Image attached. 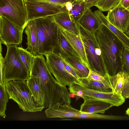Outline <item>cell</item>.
Masks as SVG:
<instances>
[{"mask_svg": "<svg viewBox=\"0 0 129 129\" xmlns=\"http://www.w3.org/2000/svg\"><path fill=\"white\" fill-rule=\"evenodd\" d=\"M51 74L43 55H34L29 77H37L40 80L46 96L45 108L57 103L60 105H70L71 101L68 89L59 83Z\"/></svg>", "mask_w": 129, "mask_h": 129, "instance_id": "1", "label": "cell"}, {"mask_svg": "<svg viewBox=\"0 0 129 129\" xmlns=\"http://www.w3.org/2000/svg\"><path fill=\"white\" fill-rule=\"evenodd\" d=\"M94 33L108 74L112 76L122 71V56L124 46L123 43L103 24Z\"/></svg>", "mask_w": 129, "mask_h": 129, "instance_id": "2", "label": "cell"}, {"mask_svg": "<svg viewBox=\"0 0 129 129\" xmlns=\"http://www.w3.org/2000/svg\"><path fill=\"white\" fill-rule=\"evenodd\" d=\"M80 36L83 43L90 70L104 77L108 74L103 59L102 51L94 32L84 28L78 23Z\"/></svg>", "mask_w": 129, "mask_h": 129, "instance_id": "3", "label": "cell"}, {"mask_svg": "<svg viewBox=\"0 0 129 129\" xmlns=\"http://www.w3.org/2000/svg\"><path fill=\"white\" fill-rule=\"evenodd\" d=\"M9 96L23 112L41 111L45 108L36 101L28 87L27 81L15 80L4 84Z\"/></svg>", "mask_w": 129, "mask_h": 129, "instance_id": "4", "label": "cell"}, {"mask_svg": "<svg viewBox=\"0 0 129 129\" xmlns=\"http://www.w3.org/2000/svg\"><path fill=\"white\" fill-rule=\"evenodd\" d=\"M17 45L7 46V53L3 63L4 84L15 80L27 81L29 78L30 72L20 58Z\"/></svg>", "mask_w": 129, "mask_h": 129, "instance_id": "5", "label": "cell"}, {"mask_svg": "<svg viewBox=\"0 0 129 129\" xmlns=\"http://www.w3.org/2000/svg\"><path fill=\"white\" fill-rule=\"evenodd\" d=\"M35 20L38 39L37 54L45 55L53 53L56 45L59 27L53 16Z\"/></svg>", "mask_w": 129, "mask_h": 129, "instance_id": "6", "label": "cell"}, {"mask_svg": "<svg viewBox=\"0 0 129 129\" xmlns=\"http://www.w3.org/2000/svg\"><path fill=\"white\" fill-rule=\"evenodd\" d=\"M0 15L24 29L27 22L25 0H0Z\"/></svg>", "mask_w": 129, "mask_h": 129, "instance_id": "7", "label": "cell"}, {"mask_svg": "<svg viewBox=\"0 0 129 129\" xmlns=\"http://www.w3.org/2000/svg\"><path fill=\"white\" fill-rule=\"evenodd\" d=\"M70 93L80 97L85 100L91 99H100L109 103L113 106H118L125 100L119 94L115 92H105L86 88L75 82L69 86Z\"/></svg>", "mask_w": 129, "mask_h": 129, "instance_id": "8", "label": "cell"}, {"mask_svg": "<svg viewBox=\"0 0 129 129\" xmlns=\"http://www.w3.org/2000/svg\"><path fill=\"white\" fill-rule=\"evenodd\" d=\"M25 2L27 13V22L30 20L68 11L64 5L40 1L25 0Z\"/></svg>", "mask_w": 129, "mask_h": 129, "instance_id": "9", "label": "cell"}, {"mask_svg": "<svg viewBox=\"0 0 129 129\" xmlns=\"http://www.w3.org/2000/svg\"><path fill=\"white\" fill-rule=\"evenodd\" d=\"M45 55L49 70L59 83L69 86L75 82L77 79L66 70L64 58L60 55L51 53Z\"/></svg>", "mask_w": 129, "mask_h": 129, "instance_id": "10", "label": "cell"}, {"mask_svg": "<svg viewBox=\"0 0 129 129\" xmlns=\"http://www.w3.org/2000/svg\"><path fill=\"white\" fill-rule=\"evenodd\" d=\"M24 29L0 15V42L7 46L21 44Z\"/></svg>", "mask_w": 129, "mask_h": 129, "instance_id": "11", "label": "cell"}, {"mask_svg": "<svg viewBox=\"0 0 129 129\" xmlns=\"http://www.w3.org/2000/svg\"><path fill=\"white\" fill-rule=\"evenodd\" d=\"M113 92L120 94L125 99L129 98V74L123 71L115 75L106 77Z\"/></svg>", "mask_w": 129, "mask_h": 129, "instance_id": "12", "label": "cell"}, {"mask_svg": "<svg viewBox=\"0 0 129 129\" xmlns=\"http://www.w3.org/2000/svg\"><path fill=\"white\" fill-rule=\"evenodd\" d=\"M106 17L113 25L124 33L129 22L128 10L119 3L108 11Z\"/></svg>", "mask_w": 129, "mask_h": 129, "instance_id": "13", "label": "cell"}, {"mask_svg": "<svg viewBox=\"0 0 129 129\" xmlns=\"http://www.w3.org/2000/svg\"><path fill=\"white\" fill-rule=\"evenodd\" d=\"M47 117L49 118H77L81 113L70 105L64 104L60 105L57 103L50 106L45 111Z\"/></svg>", "mask_w": 129, "mask_h": 129, "instance_id": "14", "label": "cell"}, {"mask_svg": "<svg viewBox=\"0 0 129 129\" xmlns=\"http://www.w3.org/2000/svg\"><path fill=\"white\" fill-rule=\"evenodd\" d=\"M53 53L60 55L63 58L68 56L73 57L82 62L78 54L61 33L59 26L56 45Z\"/></svg>", "mask_w": 129, "mask_h": 129, "instance_id": "15", "label": "cell"}, {"mask_svg": "<svg viewBox=\"0 0 129 129\" xmlns=\"http://www.w3.org/2000/svg\"><path fill=\"white\" fill-rule=\"evenodd\" d=\"M59 27L62 35L79 55L82 62L89 68V63L85 49L80 36L77 35L59 26Z\"/></svg>", "mask_w": 129, "mask_h": 129, "instance_id": "16", "label": "cell"}, {"mask_svg": "<svg viewBox=\"0 0 129 129\" xmlns=\"http://www.w3.org/2000/svg\"><path fill=\"white\" fill-rule=\"evenodd\" d=\"M80 106L81 113L104 114L106 110L113 106L111 104L97 99H88L84 100Z\"/></svg>", "mask_w": 129, "mask_h": 129, "instance_id": "17", "label": "cell"}, {"mask_svg": "<svg viewBox=\"0 0 129 129\" xmlns=\"http://www.w3.org/2000/svg\"><path fill=\"white\" fill-rule=\"evenodd\" d=\"M24 32L27 36L26 49L34 56L37 55L38 51V39L35 19L27 22Z\"/></svg>", "mask_w": 129, "mask_h": 129, "instance_id": "18", "label": "cell"}, {"mask_svg": "<svg viewBox=\"0 0 129 129\" xmlns=\"http://www.w3.org/2000/svg\"><path fill=\"white\" fill-rule=\"evenodd\" d=\"M78 23L87 30L94 32L99 28L101 24L94 12L89 8L86 9Z\"/></svg>", "mask_w": 129, "mask_h": 129, "instance_id": "19", "label": "cell"}, {"mask_svg": "<svg viewBox=\"0 0 129 129\" xmlns=\"http://www.w3.org/2000/svg\"><path fill=\"white\" fill-rule=\"evenodd\" d=\"M94 12L101 24L107 27L123 43L125 46L129 48V37L113 25L102 11L97 10Z\"/></svg>", "mask_w": 129, "mask_h": 129, "instance_id": "20", "label": "cell"}, {"mask_svg": "<svg viewBox=\"0 0 129 129\" xmlns=\"http://www.w3.org/2000/svg\"><path fill=\"white\" fill-rule=\"evenodd\" d=\"M53 17L55 22L59 27L80 36L78 23L71 20L68 11L60 12Z\"/></svg>", "mask_w": 129, "mask_h": 129, "instance_id": "21", "label": "cell"}, {"mask_svg": "<svg viewBox=\"0 0 129 129\" xmlns=\"http://www.w3.org/2000/svg\"><path fill=\"white\" fill-rule=\"evenodd\" d=\"M27 81L36 100L40 104L45 107V95L40 79L37 77L30 76Z\"/></svg>", "mask_w": 129, "mask_h": 129, "instance_id": "22", "label": "cell"}, {"mask_svg": "<svg viewBox=\"0 0 129 129\" xmlns=\"http://www.w3.org/2000/svg\"><path fill=\"white\" fill-rule=\"evenodd\" d=\"M75 82L89 89L105 92H113L111 88L103 83L93 80L88 77L78 78Z\"/></svg>", "mask_w": 129, "mask_h": 129, "instance_id": "23", "label": "cell"}, {"mask_svg": "<svg viewBox=\"0 0 129 129\" xmlns=\"http://www.w3.org/2000/svg\"><path fill=\"white\" fill-rule=\"evenodd\" d=\"M64 59L65 61L73 70L79 78L88 77L90 70L82 62L71 56H68Z\"/></svg>", "mask_w": 129, "mask_h": 129, "instance_id": "24", "label": "cell"}, {"mask_svg": "<svg viewBox=\"0 0 129 129\" xmlns=\"http://www.w3.org/2000/svg\"><path fill=\"white\" fill-rule=\"evenodd\" d=\"M87 8L86 6L83 1H74L73 7L69 13L71 20L74 22L78 23V21Z\"/></svg>", "mask_w": 129, "mask_h": 129, "instance_id": "25", "label": "cell"}, {"mask_svg": "<svg viewBox=\"0 0 129 129\" xmlns=\"http://www.w3.org/2000/svg\"><path fill=\"white\" fill-rule=\"evenodd\" d=\"M20 58L25 66L30 72L32 66L34 55L26 49L18 47Z\"/></svg>", "mask_w": 129, "mask_h": 129, "instance_id": "26", "label": "cell"}, {"mask_svg": "<svg viewBox=\"0 0 129 129\" xmlns=\"http://www.w3.org/2000/svg\"><path fill=\"white\" fill-rule=\"evenodd\" d=\"M0 115L5 118L6 116L5 111L9 96L5 84L0 83Z\"/></svg>", "mask_w": 129, "mask_h": 129, "instance_id": "27", "label": "cell"}, {"mask_svg": "<svg viewBox=\"0 0 129 129\" xmlns=\"http://www.w3.org/2000/svg\"><path fill=\"white\" fill-rule=\"evenodd\" d=\"M121 0H100L94 6L100 11H107L119 4Z\"/></svg>", "mask_w": 129, "mask_h": 129, "instance_id": "28", "label": "cell"}, {"mask_svg": "<svg viewBox=\"0 0 129 129\" xmlns=\"http://www.w3.org/2000/svg\"><path fill=\"white\" fill-rule=\"evenodd\" d=\"M122 71L129 74V48L125 46L122 56Z\"/></svg>", "mask_w": 129, "mask_h": 129, "instance_id": "29", "label": "cell"}, {"mask_svg": "<svg viewBox=\"0 0 129 129\" xmlns=\"http://www.w3.org/2000/svg\"><path fill=\"white\" fill-rule=\"evenodd\" d=\"M111 117L110 116L99 114H97V113L87 114L81 113L79 114L77 118L87 119H110Z\"/></svg>", "mask_w": 129, "mask_h": 129, "instance_id": "30", "label": "cell"}, {"mask_svg": "<svg viewBox=\"0 0 129 129\" xmlns=\"http://www.w3.org/2000/svg\"><path fill=\"white\" fill-rule=\"evenodd\" d=\"M87 77L93 80L103 83L110 87L106 77L98 73L90 70Z\"/></svg>", "mask_w": 129, "mask_h": 129, "instance_id": "31", "label": "cell"}, {"mask_svg": "<svg viewBox=\"0 0 129 129\" xmlns=\"http://www.w3.org/2000/svg\"><path fill=\"white\" fill-rule=\"evenodd\" d=\"M43 1L62 6L64 5L65 3L68 1H74V0H26Z\"/></svg>", "mask_w": 129, "mask_h": 129, "instance_id": "32", "label": "cell"}, {"mask_svg": "<svg viewBox=\"0 0 129 129\" xmlns=\"http://www.w3.org/2000/svg\"><path fill=\"white\" fill-rule=\"evenodd\" d=\"M2 43L0 42V83L2 84H4L3 82V63L4 57L2 54Z\"/></svg>", "mask_w": 129, "mask_h": 129, "instance_id": "33", "label": "cell"}, {"mask_svg": "<svg viewBox=\"0 0 129 129\" xmlns=\"http://www.w3.org/2000/svg\"><path fill=\"white\" fill-rule=\"evenodd\" d=\"M64 64L65 68L66 70L74 76L77 79L79 78L77 75L72 69V68L64 60Z\"/></svg>", "mask_w": 129, "mask_h": 129, "instance_id": "34", "label": "cell"}, {"mask_svg": "<svg viewBox=\"0 0 129 129\" xmlns=\"http://www.w3.org/2000/svg\"><path fill=\"white\" fill-rule=\"evenodd\" d=\"M100 0H83L84 4L87 8H90L94 6Z\"/></svg>", "mask_w": 129, "mask_h": 129, "instance_id": "35", "label": "cell"}, {"mask_svg": "<svg viewBox=\"0 0 129 129\" xmlns=\"http://www.w3.org/2000/svg\"><path fill=\"white\" fill-rule=\"evenodd\" d=\"M74 1H70L66 2L64 6L69 13L72 10L73 7V3Z\"/></svg>", "mask_w": 129, "mask_h": 129, "instance_id": "36", "label": "cell"}, {"mask_svg": "<svg viewBox=\"0 0 129 129\" xmlns=\"http://www.w3.org/2000/svg\"><path fill=\"white\" fill-rule=\"evenodd\" d=\"M119 3L129 11V0H121Z\"/></svg>", "mask_w": 129, "mask_h": 129, "instance_id": "37", "label": "cell"}, {"mask_svg": "<svg viewBox=\"0 0 129 129\" xmlns=\"http://www.w3.org/2000/svg\"><path fill=\"white\" fill-rule=\"evenodd\" d=\"M124 33L129 36V22L126 28Z\"/></svg>", "mask_w": 129, "mask_h": 129, "instance_id": "38", "label": "cell"}, {"mask_svg": "<svg viewBox=\"0 0 129 129\" xmlns=\"http://www.w3.org/2000/svg\"><path fill=\"white\" fill-rule=\"evenodd\" d=\"M126 114L129 116V108H128L126 111Z\"/></svg>", "mask_w": 129, "mask_h": 129, "instance_id": "39", "label": "cell"}, {"mask_svg": "<svg viewBox=\"0 0 129 129\" xmlns=\"http://www.w3.org/2000/svg\"><path fill=\"white\" fill-rule=\"evenodd\" d=\"M75 1H83V0H74Z\"/></svg>", "mask_w": 129, "mask_h": 129, "instance_id": "40", "label": "cell"}]
</instances>
